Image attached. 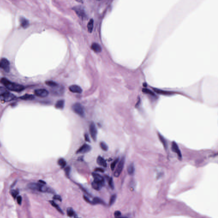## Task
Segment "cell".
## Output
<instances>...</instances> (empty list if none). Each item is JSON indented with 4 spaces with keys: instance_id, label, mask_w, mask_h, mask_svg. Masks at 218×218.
<instances>
[{
    "instance_id": "obj_21",
    "label": "cell",
    "mask_w": 218,
    "mask_h": 218,
    "mask_svg": "<svg viewBox=\"0 0 218 218\" xmlns=\"http://www.w3.org/2000/svg\"><path fill=\"white\" fill-rule=\"evenodd\" d=\"M135 171V168L134 164L131 163L128 166V173L130 175H133Z\"/></svg>"
},
{
    "instance_id": "obj_19",
    "label": "cell",
    "mask_w": 218,
    "mask_h": 218,
    "mask_svg": "<svg viewBox=\"0 0 218 218\" xmlns=\"http://www.w3.org/2000/svg\"><path fill=\"white\" fill-rule=\"evenodd\" d=\"M21 25L23 28H26L29 25V21L28 20L26 19L24 17H21L20 18Z\"/></svg>"
},
{
    "instance_id": "obj_41",
    "label": "cell",
    "mask_w": 218,
    "mask_h": 218,
    "mask_svg": "<svg viewBox=\"0 0 218 218\" xmlns=\"http://www.w3.org/2000/svg\"><path fill=\"white\" fill-rule=\"evenodd\" d=\"M95 171H98V172H100L102 173H103L104 172V170L103 169L101 168H97L95 169Z\"/></svg>"
},
{
    "instance_id": "obj_24",
    "label": "cell",
    "mask_w": 218,
    "mask_h": 218,
    "mask_svg": "<svg viewBox=\"0 0 218 218\" xmlns=\"http://www.w3.org/2000/svg\"><path fill=\"white\" fill-rule=\"evenodd\" d=\"M50 204H51V205H52L53 207H55V208H56V209H57V210L61 214H64V212H63V211H62V210L60 209V207H59L57 204L55 203L54 201H50Z\"/></svg>"
},
{
    "instance_id": "obj_26",
    "label": "cell",
    "mask_w": 218,
    "mask_h": 218,
    "mask_svg": "<svg viewBox=\"0 0 218 218\" xmlns=\"http://www.w3.org/2000/svg\"><path fill=\"white\" fill-rule=\"evenodd\" d=\"M158 137H159V138L160 139V141H161V142L162 143V144L163 145L164 148L165 149H167V142L166 139L164 138V137L162 136L161 134H158Z\"/></svg>"
},
{
    "instance_id": "obj_6",
    "label": "cell",
    "mask_w": 218,
    "mask_h": 218,
    "mask_svg": "<svg viewBox=\"0 0 218 218\" xmlns=\"http://www.w3.org/2000/svg\"><path fill=\"white\" fill-rule=\"evenodd\" d=\"M0 68L6 72H9L10 70V63L9 60L5 58L1 59L0 60Z\"/></svg>"
},
{
    "instance_id": "obj_39",
    "label": "cell",
    "mask_w": 218,
    "mask_h": 218,
    "mask_svg": "<svg viewBox=\"0 0 218 218\" xmlns=\"http://www.w3.org/2000/svg\"><path fill=\"white\" fill-rule=\"evenodd\" d=\"M121 212L119 211H116L114 213V216L116 218H117V217H120V216H121Z\"/></svg>"
},
{
    "instance_id": "obj_13",
    "label": "cell",
    "mask_w": 218,
    "mask_h": 218,
    "mask_svg": "<svg viewBox=\"0 0 218 218\" xmlns=\"http://www.w3.org/2000/svg\"><path fill=\"white\" fill-rule=\"evenodd\" d=\"M172 149L174 152L177 154L179 158H181V154L178 145L175 141H173L172 144Z\"/></svg>"
},
{
    "instance_id": "obj_5",
    "label": "cell",
    "mask_w": 218,
    "mask_h": 218,
    "mask_svg": "<svg viewBox=\"0 0 218 218\" xmlns=\"http://www.w3.org/2000/svg\"><path fill=\"white\" fill-rule=\"evenodd\" d=\"M125 163V158L124 157H122L121 160L119 162V164H118V166L117 167L114 173V175L115 177H118L121 174V173L123 171L124 165Z\"/></svg>"
},
{
    "instance_id": "obj_32",
    "label": "cell",
    "mask_w": 218,
    "mask_h": 218,
    "mask_svg": "<svg viewBox=\"0 0 218 218\" xmlns=\"http://www.w3.org/2000/svg\"><path fill=\"white\" fill-rule=\"evenodd\" d=\"M119 161V158H117L116 159H115V160L112 163V164H111V165H110V167H111V169L112 171H113L114 170L115 168V166L118 163Z\"/></svg>"
},
{
    "instance_id": "obj_16",
    "label": "cell",
    "mask_w": 218,
    "mask_h": 218,
    "mask_svg": "<svg viewBox=\"0 0 218 218\" xmlns=\"http://www.w3.org/2000/svg\"><path fill=\"white\" fill-rule=\"evenodd\" d=\"M97 163L98 165L104 167H106L107 166V164L106 161L101 156H99L98 157L97 159Z\"/></svg>"
},
{
    "instance_id": "obj_31",
    "label": "cell",
    "mask_w": 218,
    "mask_h": 218,
    "mask_svg": "<svg viewBox=\"0 0 218 218\" xmlns=\"http://www.w3.org/2000/svg\"><path fill=\"white\" fill-rule=\"evenodd\" d=\"M142 92L143 93H146V94H149V95H152V96H154V95H155V94L154 93H153L152 91H151V90H149L148 89H143Z\"/></svg>"
},
{
    "instance_id": "obj_30",
    "label": "cell",
    "mask_w": 218,
    "mask_h": 218,
    "mask_svg": "<svg viewBox=\"0 0 218 218\" xmlns=\"http://www.w3.org/2000/svg\"><path fill=\"white\" fill-rule=\"evenodd\" d=\"M100 146L101 147V149L103 150L104 151H106L108 150V146L106 144V143L104 142H101L100 143Z\"/></svg>"
},
{
    "instance_id": "obj_27",
    "label": "cell",
    "mask_w": 218,
    "mask_h": 218,
    "mask_svg": "<svg viewBox=\"0 0 218 218\" xmlns=\"http://www.w3.org/2000/svg\"><path fill=\"white\" fill-rule=\"evenodd\" d=\"M45 83L48 86H50L51 87H56L58 86V84L56 82L52 81H46Z\"/></svg>"
},
{
    "instance_id": "obj_42",
    "label": "cell",
    "mask_w": 218,
    "mask_h": 218,
    "mask_svg": "<svg viewBox=\"0 0 218 218\" xmlns=\"http://www.w3.org/2000/svg\"><path fill=\"white\" fill-rule=\"evenodd\" d=\"M39 182L40 183L42 184H46L45 182L43 181H42V180H39Z\"/></svg>"
},
{
    "instance_id": "obj_20",
    "label": "cell",
    "mask_w": 218,
    "mask_h": 218,
    "mask_svg": "<svg viewBox=\"0 0 218 218\" xmlns=\"http://www.w3.org/2000/svg\"><path fill=\"white\" fill-rule=\"evenodd\" d=\"M93 202V205H96L97 204H102L103 205H105L106 204L104 202L103 200H102V199H100L98 197H95L94 199H93V200L92 201Z\"/></svg>"
},
{
    "instance_id": "obj_12",
    "label": "cell",
    "mask_w": 218,
    "mask_h": 218,
    "mask_svg": "<svg viewBox=\"0 0 218 218\" xmlns=\"http://www.w3.org/2000/svg\"><path fill=\"white\" fill-rule=\"evenodd\" d=\"M69 90L72 93L80 94L82 92V89L80 86L77 85H73L69 87Z\"/></svg>"
},
{
    "instance_id": "obj_33",
    "label": "cell",
    "mask_w": 218,
    "mask_h": 218,
    "mask_svg": "<svg viewBox=\"0 0 218 218\" xmlns=\"http://www.w3.org/2000/svg\"><path fill=\"white\" fill-rule=\"evenodd\" d=\"M109 185L110 186V188L112 189V190H113L114 189V183H113L112 178H110L109 180Z\"/></svg>"
},
{
    "instance_id": "obj_43",
    "label": "cell",
    "mask_w": 218,
    "mask_h": 218,
    "mask_svg": "<svg viewBox=\"0 0 218 218\" xmlns=\"http://www.w3.org/2000/svg\"><path fill=\"white\" fill-rule=\"evenodd\" d=\"M128 218L127 217H117V218Z\"/></svg>"
},
{
    "instance_id": "obj_28",
    "label": "cell",
    "mask_w": 218,
    "mask_h": 218,
    "mask_svg": "<svg viewBox=\"0 0 218 218\" xmlns=\"http://www.w3.org/2000/svg\"><path fill=\"white\" fill-rule=\"evenodd\" d=\"M58 164L60 166L62 167H64L66 165V162L63 158H60L58 159Z\"/></svg>"
},
{
    "instance_id": "obj_29",
    "label": "cell",
    "mask_w": 218,
    "mask_h": 218,
    "mask_svg": "<svg viewBox=\"0 0 218 218\" xmlns=\"http://www.w3.org/2000/svg\"><path fill=\"white\" fill-rule=\"evenodd\" d=\"M116 195H113L111 197L110 200V201H109V204L110 206H112L114 204V203L115 202V201L116 200Z\"/></svg>"
},
{
    "instance_id": "obj_35",
    "label": "cell",
    "mask_w": 218,
    "mask_h": 218,
    "mask_svg": "<svg viewBox=\"0 0 218 218\" xmlns=\"http://www.w3.org/2000/svg\"><path fill=\"white\" fill-rule=\"evenodd\" d=\"M64 171H65L66 175H67V176H69V173L70 172V168L69 167H67L65 168V169H64Z\"/></svg>"
},
{
    "instance_id": "obj_4",
    "label": "cell",
    "mask_w": 218,
    "mask_h": 218,
    "mask_svg": "<svg viewBox=\"0 0 218 218\" xmlns=\"http://www.w3.org/2000/svg\"><path fill=\"white\" fill-rule=\"evenodd\" d=\"M72 109L76 114L82 117H84L85 115L84 109L81 104L79 103H76L73 105Z\"/></svg>"
},
{
    "instance_id": "obj_7",
    "label": "cell",
    "mask_w": 218,
    "mask_h": 218,
    "mask_svg": "<svg viewBox=\"0 0 218 218\" xmlns=\"http://www.w3.org/2000/svg\"><path fill=\"white\" fill-rule=\"evenodd\" d=\"M73 9L75 11L76 13L78 16L82 19H84L86 17V15L83 7L81 6H76L73 8Z\"/></svg>"
},
{
    "instance_id": "obj_18",
    "label": "cell",
    "mask_w": 218,
    "mask_h": 218,
    "mask_svg": "<svg viewBox=\"0 0 218 218\" xmlns=\"http://www.w3.org/2000/svg\"><path fill=\"white\" fill-rule=\"evenodd\" d=\"M64 100H60L56 102L55 104V107L58 109H63L64 106Z\"/></svg>"
},
{
    "instance_id": "obj_22",
    "label": "cell",
    "mask_w": 218,
    "mask_h": 218,
    "mask_svg": "<svg viewBox=\"0 0 218 218\" xmlns=\"http://www.w3.org/2000/svg\"><path fill=\"white\" fill-rule=\"evenodd\" d=\"M21 99L24 100H33L35 98V97L33 95L25 94L20 98Z\"/></svg>"
},
{
    "instance_id": "obj_14",
    "label": "cell",
    "mask_w": 218,
    "mask_h": 218,
    "mask_svg": "<svg viewBox=\"0 0 218 218\" xmlns=\"http://www.w3.org/2000/svg\"><path fill=\"white\" fill-rule=\"evenodd\" d=\"M154 91L159 94L164 95H171L174 93L173 91H169L163 90H160L158 89L153 88Z\"/></svg>"
},
{
    "instance_id": "obj_1",
    "label": "cell",
    "mask_w": 218,
    "mask_h": 218,
    "mask_svg": "<svg viewBox=\"0 0 218 218\" xmlns=\"http://www.w3.org/2000/svg\"><path fill=\"white\" fill-rule=\"evenodd\" d=\"M0 82L7 89L12 91L19 92L24 90V86L22 85L11 82L6 78H2L0 80Z\"/></svg>"
},
{
    "instance_id": "obj_11",
    "label": "cell",
    "mask_w": 218,
    "mask_h": 218,
    "mask_svg": "<svg viewBox=\"0 0 218 218\" xmlns=\"http://www.w3.org/2000/svg\"><path fill=\"white\" fill-rule=\"evenodd\" d=\"M92 175L94 178V181L97 182L98 183L101 184L103 186L104 184V178L101 176V175L96 173H92Z\"/></svg>"
},
{
    "instance_id": "obj_36",
    "label": "cell",
    "mask_w": 218,
    "mask_h": 218,
    "mask_svg": "<svg viewBox=\"0 0 218 218\" xmlns=\"http://www.w3.org/2000/svg\"><path fill=\"white\" fill-rule=\"evenodd\" d=\"M53 199H55V200H58V201H62V199H61V197L60 196H59V195H55L54 197H53Z\"/></svg>"
},
{
    "instance_id": "obj_15",
    "label": "cell",
    "mask_w": 218,
    "mask_h": 218,
    "mask_svg": "<svg viewBox=\"0 0 218 218\" xmlns=\"http://www.w3.org/2000/svg\"><path fill=\"white\" fill-rule=\"evenodd\" d=\"M91 49L95 52H100L102 51V47L98 43H93L91 46Z\"/></svg>"
},
{
    "instance_id": "obj_9",
    "label": "cell",
    "mask_w": 218,
    "mask_h": 218,
    "mask_svg": "<svg viewBox=\"0 0 218 218\" xmlns=\"http://www.w3.org/2000/svg\"><path fill=\"white\" fill-rule=\"evenodd\" d=\"M34 93L35 95L39 97H46L49 95V92L44 89L36 90L35 91Z\"/></svg>"
},
{
    "instance_id": "obj_40",
    "label": "cell",
    "mask_w": 218,
    "mask_h": 218,
    "mask_svg": "<svg viewBox=\"0 0 218 218\" xmlns=\"http://www.w3.org/2000/svg\"><path fill=\"white\" fill-rule=\"evenodd\" d=\"M84 138H85V140L86 141H87L89 142H90V139L89 138V136L88 134H85L84 135Z\"/></svg>"
},
{
    "instance_id": "obj_2",
    "label": "cell",
    "mask_w": 218,
    "mask_h": 218,
    "mask_svg": "<svg viewBox=\"0 0 218 218\" xmlns=\"http://www.w3.org/2000/svg\"><path fill=\"white\" fill-rule=\"evenodd\" d=\"M16 98V96L10 93L6 89L0 87V100L4 102H9Z\"/></svg>"
},
{
    "instance_id": "obj_10",
    "label": "cell",
    "mask_w": 218,
    "mask_h": 218,
    "mask_svg": "<svg viewBox=\"0 0 218 218\" xmlns=\"http://www.w3.org/2000/svg\"><path fill=\"white\" fill-rule=\"evenodd\" d=\"M91 149V147L89 145H87V144H85L78 149V150L76 151V153L83 154V153H87L89 151H90Z\"/></svg>"
},
{
    "instance_id": "obj_25",
    "label": "cell",
    "mask_w": 218,
    "mask_h": 218,
    "mask_svg": "<svg viewBox=\"0 0 218 218\" xmlns=\"http://www.w3.org/2000/svg\"><path fill=\"white\" fill-rule=\"evenodd\" d=\"M93 23L94 21L93 19H91L90 21H89L87 24V29L89 33H91L92 32L93 28Z\"/></svg>"
},
{
    "instance_id": "obj_8",
    "label": "cell",
    "mask_w": 218,
    "mask_h": 218,
    "mask_svg": "<svg viewBox=\"0 0 218 218\" xmlns=\"http://www.w3.org/2000/svg\"><path fill=\"white\" fill-rule=\"evenodd\" d=\"M89 130L90 134L93 140L96 141L97 139V130L95 126V124L93 122L91 123L89 127Z\"/></svg>"
},
{
    "instance_id": "obj_38",
    "label": "cell",
    "mask_w": 218,
    "mask_h": 218,
    "mask_svg": "<svg viewBox=\"0 0 218 218\" xmlns=\"http://www.w3.org/2000/svg\"><path fill=\"white\" fill-rule=\"evenodd\" d=\"M83 197H84V200L86 201L87 202H88V203H90V204L93 205V202H92V201H91L90 200V199H89L88 197H86L85 196H84Z\"/></svg>"
},
{
    "instance_id": "obj_3",
    "label": "cell",
    "mask_w": 218,
    "mask_h": 218,
    "mask_svg": "<svg viewBox=\"0 0 218 218\" xmlns=\"http://www.w3.org/2000/svg\"><path fill=\"white\" fill-rule=\"evenodd\" d=\"M27 188L33 190H37L41 192L53 193L54 191L50 188L46 187L41 184L30 183L27 185Z\"/></svg>"
},
{
    "instance_id": "obj_23",
    "label": "cell",
    "mask_w": 218,
    "mask_h": 218,
    "mask_svg": "<svg viewBox=\"0 0 218 218\" xmlns=\"http://www.w3.org/2000/svg\"><path fill=\"white\" fill-rule=\"evenodd\" d=\"M92 186L93 188L95 190H99L103 187V185H102L101 184L98 183L97 182L93 181L92 183Z\"/></svg>"
},
{
    "instance_id": "obj_34",
    "label": "cell",
    "mask_w": 218,
    "mask_h": 218,
    "mask_svg": "<svg viewBox=\"0 0 218 218\" xmlns=\"http://www.w3.org/2000/svg\"><path fill=\"white\" fill-rule=\"evenodd\" d=\"M18 191L17 190H12L11 191V193L12 196L13 197V198L15 199L17 198V195L18 194Z\"/></svg>"
},
{
    "instance_id": "obj_37",
    "label": "cell",
    "mask_w": 218,
    "mask_h": 218,
    "mask_svg": "<svg viewBox=\"0 0 218 218\" xmlns=\"http://www.w3.org/2000/svg\"><path fill=\"white\" fill-rule=\"evenodd\" d=\"M22 197L21 196H19L17 197V203L18 205H21V204L22 203Z\"/></svg>"
},
{
    "instance_id": "obj_17",
    "label": "cell",
    "mask_w": 218,
    "mask_h": 218,
    "mask_svg": "<svg viewBox=\"0 0 218 218\" xmlns=\"http://www.w3.org/2000/svg\"><path fill=\"white\" fill-rule=\"evenodd\" d=\"M67 214L68 216H69L70 217H73L74 218H80L78 217L77 214H76V213L74 211L73 209L71 207H69L67 209Z\"/></svg>"
}]
</instances>
